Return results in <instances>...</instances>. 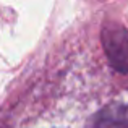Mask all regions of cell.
Here are the masks:
<instances>
[{"instance_id": "7a4b0ae2", "label": "cell", "mask_w": 128, "mask_h": 128, "mask_svg": "<svg viewBox=\"0 0 128 128\" xmlns=\"http://www.w3.org/2000/svg\"><path fill=\"white\" fill-rule=\"evenodd\" d=\"M96 128H128V107L112 104L100 110L96 118Z\"/></svg>"}, {"instance_id": "6da1fadb", "label": "cell", "mask_w": 128, "mask_h": 128, "mask_svg": "<svg viewBox=\"0 0 128 128\" xmlns=\"http://www.w3.org/2000/svg\"><path fill=\"white\" fill-rule=\"evenodd\" d=\"M100 41L110 66L118 73H128V29L118 23L102 26Z\"/></svg>"}]
</instances>
